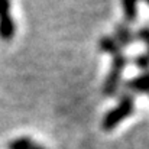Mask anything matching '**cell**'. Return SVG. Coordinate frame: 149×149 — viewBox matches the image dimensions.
<instances>
[{
  "instance_id": "1",
  "label": "cell",
  "mask_w": 149,
  "mask_h": 149,
  "mask_svg": "<svg viewBox=\"0 0 149 149\" xmlns=\"http://www.w3.org/2000/svg\"><path fill=\"white\" fill-rule=\"evenodd\" d=\"M135 111V99L130 93H125L120 96V100L117 103V106L111 110H109L103 120H101V126L104 130L110 132L113 130L119 123H122L125 119H127L132 113Z\"/></svg>"
},
{
  "instance_id": "2",
  "label": "cell",
  "mask_w": 149,
  "mask_h": 149,
  "mask_svg": "<svg viewBox=\"0 0 149 149\" xmlns=\"http://www.w3.org/2000/svg\"><path fill=\"white\" fill-rule=\"evenodd\" d=\"M127 64H129V59L123 52L113 56L110 71L103 84V94L106 97H114L117 94L120 84H122V74H123L125 68L127 67Z\"/></svg>"
},
{
  "instance_id": "3",
  "label": "cell",
  "mask_w": 149,
  "mask_h": 149,
  "mask_svg": "<svg viewBox=\"0 0 149 149\" xmlns=\"http://www.w3.org/2000/svg\"><path fill=\"white\" fill-rule=\"evenodd\" d=\"M114 39L119 42L122 48H125L135 42L136 33H133V31L130 29L127 23H117L114 26Z\"/></svg>"
},
{
  "instance_id": "4",
  "label": "cell",
  "mask_w": 149,
  "mask_h": 149,
  "mask_svg": "<svg viewBox=\"0 0 149 149\" xmlns=\"http://www.w3.org/2000/svg\"><path fill=\"white\" fill-rule=\"evenodd\" d=\"M126 88L130 93H142V94H149V71L142 72L133 78H130L126 84Z\"/></svg>"
},
{
  "instance_id": "5",
  "label": "cell",
  "mask_w": 149,
  "mask_h": 149,
  "mask_svg": "<svg viewBox=\"0 0 149 149\" xmlns=\"http://www.w3.org/2000/svg\"><path fill=\"white\" fill-rule=\"evenodd\" d=\"M99 49L101 52H106V54L111 55V56H116V55H119V54L123 52L122 51L123 48L119 45V42L114 39V36H110V35H104V36L100 38Z\"/></svg>"
},
{
  "instance_id": "6",
  "label": "cell",
  "mask_w": 149,
  "mask_h": 149,
  "mask_svg": "<svg viewBox=\"0 0 149 149\" xmlns=\"http://www.w3.org/2000/svg\"><path fill=\"white\" fill-rule=\"evenodd\" d=\"M15 22L10 16V13L0 15V38L3 41H10L15 36Z\"/></svg>"
},
{
  "instance_id": "7",
  "label": "cell",
  "mask_w": 149,
  "mask_h": 149,
  "mask_svg": "<svg viewBox=\"0 0 149 149\" xmlns=\"http://www.w3.org/2000/svg\"><path fill=\"white\" fill-rule=\"evenodd\" d=\"M138 1L139 0H122V7H123V15L126 22L132 23L138 17Z\"/></svg>"
},
{
  "instance_id": "8",
  "label": "cell",
  "mask_w": 149,
  "mask_h": 149,
  "mask_svg": "<svg viewBox=\"0 0 149 149\" xmlns=\"http://www.w3.org/2000/svg\"><path fill=\"white\" fill-rule=\"evenodd\" d=\"M35 145V142L28 138V136H22V138H16L13 141H10L7 143V149H32Z\"/></svg>"
},
{
  "instance_id": "9",
  "label": "cell",
  "mask_w": 149,
  "mask_h": 149,
  "mask_svg": "<svg viewBox=\"0 0 149 149\" xmlns=\"http://www.w3.org/2000/svg\"><path fill=\"white\" fill-rule=\"evenodd\" d=\"M133 64L138 70L148 72L149 71V54H139L133 58Z\"/></svg>"
},
{
  "instance_id": "10",
  "label": "cell",
  "mask_w": 149,
  "mask_h": 149,
  "mask_svg": "<svg viewBox=\"0 0 149 149\" xmlns=\"http://www.w3.org/2000/svg\"><path fill=\"white\" fill-rule=\"evenodd\" d=\"M136 38H138V39H141V41L146 45V48H148V54H149V26H142V28L138 31Z\"/></svg>"
},
{
  "instance_id": "11",
  "label": "cell",
  "mask_w": 149,
  "mask_h": 149,
  "mask_svg": "<svg viewBox=\"0 0 149 149\" xmlns=\"http://www.w3.org/2000/svg\"><path fill=\"white\" fill-rule=\"evenodd\" d=\"M10 13V0H0V15Z\"/></svg>"
}]
</instances>
